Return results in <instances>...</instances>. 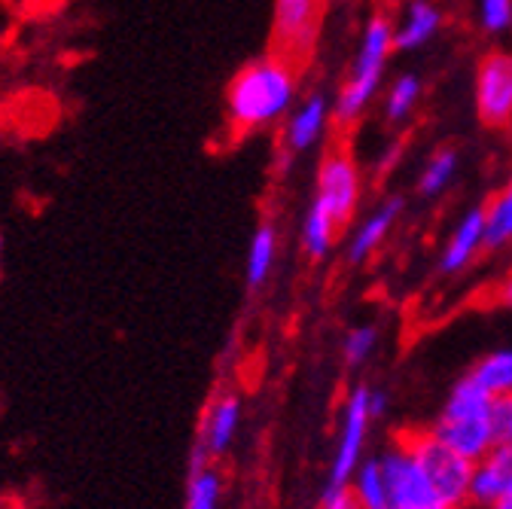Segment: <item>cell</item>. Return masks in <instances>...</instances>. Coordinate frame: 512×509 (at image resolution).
<instances>
[{"instance_id": "cell-8", "label": "cell", "mask_w": 512, "mask_h": 509, "mask_svg": "<svg viewBox=\"0 0 512 509\" xmlns=\"http://www.w3.org/2000/svg\"><path fill=\"white\" fill-rule=\"evenodd\" d=\"M369 385H354L351 394L345 397L342 406V424H339V439H336V455H333V470H330V485H348L354 470L363 461L366 436L372 427V412H369Z\"/></svg>"}, {"instance_id": "cell-21", "label": "cell", "mask_w": 512, "mask_h": 509, "mask_svg": "<svg viewBox=\"0 0 512 509\" xmlns=\"http://www.w3.org/2000/svg\"><path fill=\"white\" fill-rule=\"evenodd\" d=\"M351 491L360 503V509H391L388 506V485H384L381 458H366L351 476Z\"/></svg>"}, {"instance_id": "cell-1", "label": "cell", "mask_w": 512, "mask_h": 509, "mask_svg": "<svg viewBox=\"0 0 512 509\" xmlns=\"http://www.w3.org/2000/svg\"><path fill=\"white\" fill-rule=\"evenodd\" d=\"M299 65L269 52L247 65L226 86V125L235 138L266 132L296 107Z\"/></svg>"}, {"instance_id": "cell-14", "label": "cell", "mask_w": 512, "mask_h": 509, "mask_svg": "<svg viewBox=\"0 0 512 509\" xmlns=\"http://www.w3.org/2000/svg\"><path fill=\"white\" fill-rule=\"evenodd\" d=\"M400 214H403V199H400V196H394V199H388V202H381V205L357 226V232L351 235V241H348V247H345L348 263H351V266L366 263V260L372 257V253L384 244V238H388V232L394 229V223L400 220Z\"/></svg>"}, {"instance_id": "cell-26", "label": "cell", "mask_w": 512, "mask_h": 509, "mask_svg": "<svg viewBox=\"0 0 512 509\" xmlns=\"http://www.w3.org/2000/svg\"><path fill=\"white\" fill-rule=\"evenodd\" d=\"M320 509H360L351 485H327L324 497H320Z\"/></svg>"}, {"instance_id": "cell-27", "label": "cell", "mask_w": 512, "mask_h": 509, "mask_svg": "<svg viewBox=\"0 0 512 509\" xmlns=\"http://www.w3.org/2000/svg\"><path fill=\"white\" fill-rule=\"evenodd\" d=\"M369 412H372V418H381L384 412H388V394L372 388L369 391Z\"/></svg>"}, {"instance_id": "cell-12", "label": "cell", "mask_w": 512, "mask_h": 509, "mask_svg": "<svg viewBox=\"0 0 512 509\" xmlns=\"http://www.w3.org/2000/svg\"><path fill=\"white\" fill-rule=\"evenodd\" d=\"M241 427V400L238 394H217L202 418V430H199V449H205L208 458H223L232 442L238 436Z\"/></svg>"}, {"instance_id": "cell-28", "label": "cell", "mask_w": 512, "mask_h": 509, "mask_svg": "<svg viewBox=\"0 0 512 509\" xmlns=\"http://www.w3.org/2000/svg\"><path fill=\"white\" fill-rule=\"evenodd\" d=\"M497 293H500V302L512 311V272L503 278V284H500V290H497Z\"/></svg>"}, {"instance_id": "cell-6", "label": "cell", "mask_w": 512, "mask_h": 509, "mask_svg": "<svg viewBox=\"0 0 512 509\" xmlns=\"http://www.w3.org/2000/svg\"><path fill=\"white\" fill-rule=\"evenodd\" d=\"M381 470L391 509H448L403 439L381 455Z\"/></svg>"}, {"instance_id": "cell-18", "label": "cell", "mask_w": 512, "mask_h": 509, "mask_svg": "<svg viewBox=\"0 0 512 509\" xmlns=\"http://www.w3.org/2000/svg\"><path fill=\"white\" fill-rule=\"evenodd\" d=\"M336 232H339V226L324 211V205L311 199V205L305 211V220H302V250H305V257L314 260V263L327 260L333 244H336Z\"/></svg>"}, {"instance_id": "cell-13", "label": "cell", "mask_w": 512, "mask_h": 509, "mask_svg": "<svg viewBox=\"0 0 512 509\" xmlns=\"http://www.w3.org/2000/svg\"><path fill=\"white\" fill-rule=\"evenodd\" d=\"M512 479V452L503 445H494L488 455L473 461V476H470V503L491 509L500 494L506 491Z\"/></svg>"}, {"instance_id": "cell-4", "label": "cell", "mask_w": 512, "mask_h": 509, "mask_svg": "<svg viewBox=\"0 0 512 509\" xmlns=\"http://www.w3.org/2000/svg\"><path fill=\"white\" fill-rule=\"evenodd\" d=\"M327 0H275L272 7V52L305 65L324 31Z\"/></svg>"}, {"instance_id": "cell-22", "label": "cell", "mask_w": 512, "mask_h": 509, "mask_svg": "<svg viewBox=\"0 0 512 509\" xmlns=\"http://www.w3.org/2000/svg\"><path fill=\"white\" fill-rule=\"evenodd\" d=\"M455 174H458V150H452V147L436 150V153L424 162V168H421V177H418V196H421V199H436V196H442L445 189H448V183L455 180Z\"/></svg>"}, {"instance_id": "cell-17", "label": "cell", "mask_w": 512, "mask_h": 509, "mask_svg": "<svg viewBox=\"0 0 512 509\" xmlns=\"http://www.w3.org/2000/svg\"><path fill=\"white\" fill-rule=\"evenodd\" d=\"M278 263V226L272 220H263L250 235L247 244V263H244V281L250 290H260Z\"/></svg>"}, {"instance_id": "cell-7", "label": "cell", "mask_w": 512, "mask_h": 509, "mask_svg": "<svg viewBox=\"0 0 512 509\" xmlns=\"http://www.w3.org/2000/svg\"><path fill=\"white\" fill-rule=\"evenodd\" d=\"M314 202L324 205V211L333 217L339 229L351 223L360 202V168L345 147H333L320 159Z\"/></svg>"}, {"instance_id": "cell-15", "label": "cell", "mask_w": 512, "mask_h": 509, "mask_svg": "<svg viewBox=\"0 0 512 509\" xmlns=\"http://www.w3.org/2000/svg\"><path fill=\"white\" fill-rule=\"evenodd\" d=\"M442 28V10L430 0H409L400 19H394V49L412 52L427 46Z\"/></svg>"}, {"instance_id": "cell-23", "label": "cell", "mask_w": 512, "mask_h": 509, "mask_svg": "<svg viewBox=\"0 0 512 509\" xmlns=\"http://www.w3.org/2000/svg\"><path fill=\"white\" fill-rule=\"evenodd\" d=\"M418 101H421V80H418L415 74H400V77L391 83L388 95H384V104H381L384 119H388V122H403V119H409L412 110L418 107Z\"/></svg>"}, {"instance_id": "cell-5", "label": "cell", "mask_w": 512, "mask_h": 509, "mask_svg": "<svg viewBox=\"0 0 512 509\" xmlns=\"http://www.w3.org/2000/svg\"><path fill=\"white\" fill-rule=\"evenodd\" d=\"M409 445V452L421 464L424 476L436 488V494L445 500L448 509H461L470 503V476H473V461L458 455L455 449H448L445 442H439L433 433H415L403 439Z\"/></svg>"}, {"instance_id": "cell-3", "label": "cell", "mask_w": 512, "mask_h": 509, "mask_svg": "<svg viewBox=\"0 0 512 509\" xmlns=\"http://www.w3.org/2000/svg\"><path fill=\"white\" fill-rule=\"evenodd\" d=\"M391 52H394V19L388 13H375L363 28L348 80L342 83L333 101V122L339 129H351V125L363 119L366 107L375 101L381 89Z\"/></svg>"}, {"instance_id": "cell-10", "label": "cell", "mask_w": 512, "mask_h": 509, "mask_svg": "<svg viewBox=\"0 0 512 509\" xmlns=\"http://www.w3.org/2000/svg\"><path fill=\"white\" fill-rule=\"evenodd\" d=\"M330 122H333V104H330V98L324 92L305 95L290 110V116L284 119V132H281V150H284V156H302L311 147H317Z\"/></svg>"}, {"instance_id": "cell-9", "label": "cell", "mask_w": 512, "mask_h": 509, "mask_svg": "<svg viewBox=\"0 0 512 509\" xmlns=\"http://www.w3.org/2000/svg\"><path fill=\"white\" fill-rule=\"evenodd\" d=\"M476 113L488 129L512 125V52L494 49L476 68Z\"/></svg>"}, {"instance_id": "cell-24", "label": "cell", "mask_w": 512, "mask_h": 509, "mask_svg": "<svg viewBox=\"0 0 512 509\" xmlns=\"http://www.w3.org/2000/svg\"><path fill=\"white\" fill-rule=\"evenodd\" d=\"M378 348V330L372 324H360L354 330L345 333V342H342V354H345V363L351 369L363 366Z\"/></svg>"}, {"instance_id": "cell-16", "label": "cell", "mask_w": 512, "mask_h": 509, "mask_svg": "<svg viewBox=\"0 0 512 509\" xmlns=\"http://www.w3.org/2000/svg\"><path fill=\"white\" fill-rule=\"evenodd\" d=\"M183 509H223V479L214 467V458H208L199 445L189 461Z\"/></svg>"}, {"instance_id": "cell-2", "label": "cell", "mask_w": 512, "mask_h": 509, "mask_svg": "<svg viewBox=\"0 0 512 509\" xmlns=\"http://www.w3.org/2000/svg\"><path fill=\"white\" fill-rule=\"evenodd\" d=\"M448 449H455L467 461H479L500 442L497 436V400L482 391L470 375L448 391L442 412L430 430Z\"/></svg>"}, {"instance_id": "cell-19", "label": "cell", "mask_w": 512, "mask_h": 509, "mask_svg": "<svg viewBox=\"0 0 512 509\" xmlns=\"http://www.w3.org/2000/svg\"><path fill=\"white\" fill-rule=\"evenodd\" d=\"M470 378L494 400H509L512 397V348H497L485 354L470 369Z\"/></svg>"}, {"instance_id": "cell-29", "label": "cell", "mask_w": 512, "mask_h": 509, "mask_svg": "<svg viewBox=\"0 0 512 509\" xmlns=\"http://www.w3.org/2000/svg\"><path fill=\"white\" fill-rule=\"evenodd\" d=\"M491 509H512V479H509L506 491L500 494V500H497V503H494Z\"/></svg>"}, {"instance_id": "cell-20", "label": "cell", "mask_w": 512, "mask_h": 509, "mask_svg": "<svg viewBox=\"0 0 512 509\" xmlns=\"http://www.w3.org/2000/svg\"><path fill=\"white\" fill-rule=\"evenodd\" d=\"M512 247V174L485 205V250Z\"/></svg>"}, {"instance_id": "cell-11", "label": "cell", "mask_w": 512, "mask_h": 509, "mask_svg": "<svg viewBox=\"0 0 512 509\" xmlns=\"http://www.w3.org/2000/svg\"><path fill=\"white\" fill-rule=\"evenodd\" d=\"M482 250H485V205H476L458 220V226L448 235L439 253V272L461 275L464 269H470V263Z\"/></svg>"}, {"instance_id": "cell-25", "label": "cell", "mask_w": 512, "mask_h": 509, "mask_svg": "<svg viewBox=\"0 0 512 509\" xmlns=\"http://www.w3.org/2000/svg\"><path fill=\"white\" fill-rule=\"evenodd\" d=\"M476 16L485 34H506L512 28V0H476Z\"/></svg>"}]
</instances>
